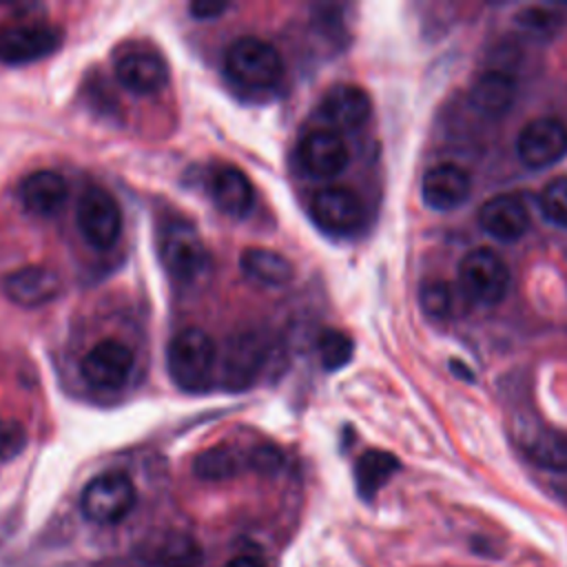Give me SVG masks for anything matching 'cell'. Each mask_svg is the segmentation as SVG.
Here are the masks:
<instances>
[{
  "instance_id": "cell-10",
  "label": "cell",
  "mask_w": 567,
  "mask_h": 567,
  "mask_svg": "<svg viewBox=\"0 0 567 567\" xmlns=\"http://www.w3.org/2000/svg\"><path fill=\"white\" fill-rule=\"evenodd\" d=\"M166 60L146 47H131L115 55V78L117 82L135 95L159 93L168 84Z\"/></svg>"
},
{
  "instance_id": "cell-14",
  "label": "cell",
  "mask_w": 567,
  "mask_h": 567,
  "mask_svg": "<svg viewBox=\"0 0 567 567\" xmlns=\"http://www.w3.org/2000/svg\"><path fill=\"white\" fill-rule=\"evenodd\" d=\"M372 111L370 95L357 84H334L319 100V117L334 133L361 128Z\"/></svg>"
},
{
  "instance_id": "cell-7",
  "label": "cell",
  "mask_w": 567,
  "mask_h": 567,
  "mask_svg": "<svg viewBox=\"0 0 567 567\" xmlns=\"http://www.w3.org/2000/svg\"><path fill=\"white\" fill-rule=\"evenodd\" d=\"M62 44V31L42 20H20L0 27V62L27 64L51 55Z\"/></svg>"
},
{
  "instance_id": "cell-2",
  "label": "cell",
  "mask_w": 567,
  "mask_h": 567,
  "mask_svg": "<svg viewBox=\"0 0 567 567\" xmlns=\"http://www.w3.org/2000/svg\"><path fill=\"white\" fill-rule=\"evenodd\" d=\"M157 252L166 272L179 284H193L210 270V252L195 226L182 217L171 215L159 221Z\"/></svg>"
},
{
  "instance_id": "cell-17",
  "label": "cell",
  "mask_w": 567,
  "mask_h": 567,
  "mask_svg": "<svg viewBox=\"0 0 567 567\" xmlns=\"http://www.w3.org/2000/svg\"><path fill=\"white\" fill-rule=\"evenodd\" d=\"M472 193L470 173L452 162L434 164L425 171L421 179L423 202L439 213H450L467 202Z\"/></svg>"
},
{
  "instance_id": "cell-6",
  "label": "cell",
  "mask_w": 567,
  "mask_h": 567,
  "mask_svg": "<svg viewBox=\"0 0 567 567\" xmlns=\"http://www.w3.org/2000/svg\"><path fill=\"white\" fill-rule=\"evenodd\" d=\"M509 281L507 264L489 248H474L458 264V284L476 303L494 306L503 301L509 290Z\"/></svg>"
},
{
  "instance_id": "cell-32",
  "label": "cell",
  "mask_w": 567,
  "mask_h": 567,
  "mask_svg": "<svg viewBox=\"0 0 567 567\" xmlns=\"http://www.w3.org/2000/svg\"><path fill=\"white\" fill-rule=\"evenodd\" d=\"M226 9H228L226 2H193V4H190V13H193L197 20H213V18H219Z\"/></svg>"
},
{
  "instance_id": "cell-1",
  "label": "cell",
  "mask_w": 567,
  "mask_h": 567,
  "mask_svg": "<svg viewBox=\"0 0 567 567\" xmlns=\"http://www.w3.org/2000/svg\"><path fill=\"white\" fill-rule=\"evenodd\" d=\"M217 346L202 328L175 332L166 348V368L173 383L184 392H206L213 383Z\"/></svg>"
},
{
  "instance_id": "cell-27",
  "label": "cell",
  "mask_w": 567,
  "mask_h": 567,
  "mask_svg": "<svg viewBox=\"0 0 567 567\" xmlns=\"http://www.w3.org/2000/svg\"><path fill=\"white\" fill-rule=\"evenodd\" d=\"M319 357L326 370H337L352 359V339L341 330H323L317 341Z\"/></svg>"
},
{
  "instance_id": "cell-23",
  "label": "cell",
  "mask_w": 567,
  "mask_h": 567,
  "mask_svg": "<svg viewBox=\"0 0 567 567\" xmlns=\"http://www.w3.org/2000/svg\"><path fill=\"white\" fill-rule=\"evenodd\" d=\"M244 470H248V450L244 452L235 445H213L193 461V474L208 483L230 481Z\"/></svg>"
},
{
  "instance_id": "cell-3",
  "label": "cell",
  "mask_w": 567,
  "mask_h": 567,
  "mask_svg": "<svg viewBox=\"0 0 567 567\" xmlns=\"http://www.w3.org/2000/svg\"><path fill=\"white\" fill-rule=\"evenodd\" d=\"M224 71L228 80L248 91H270L286 73L281 53L257 35L237 38L224 55Z\"/></svg>"
},
{
  "instance_id": "cell-31",
  "label": "cell",
  "mask_w": 567,
  "mask_h": 567,
  "mask_svg": "<svg viewBox=\"0 0 567 567\" xmlns=\"http://www.w3.org/2000/svg\"><path fill=\"white\" fill-rule=\"evenodd\" d=\"M284 465V454L279 447L261 443L248 450V470L259 474H275Z\"/></svg>"
},
{
  "instance_id": "cell-11",
  "label": "cell",
  "mask_w": 567,
  "mask_h": 567,
  "mask_svg": "<svg viewBox=\"0 0 567 567\" xmlns=\"http://www.w3.org/2000/svg\"><path fill=\"white\" fill-rule=\"evenodd\" d=\"M567 151V128L556 117H536L527 122L516 137V155L529 168H545L558 162Z\"/></svg>"
},
{
  "instance_id": "cell-9",
  "label": "cell",
  "mask_w": 567,
  "mask_h": 567,
  "mask_svg": "<svg viewBox=\"0 0 567 567\" xmlns=\"http://www.w3.org/2000/svg\"><path fill=\"white\" fill-rule=\"evenodd\" d=\"M310 217L330 235H348L363 224L365 210L354 190L346 186H326L312 195Z\"/></svg>"
},
{
  "instance_id": "cell-19",
  "label": "cell",
  "mask_w": 567,
  "mask_h": 567,
  "mask_svg": "<svg viewBox=\"0 0 567 567\" xmlns=\"http://www.w3.org/2000/svg\"><path fill=\"white\" fill-rule=\"evenodd\" d=\"M478 224L498 241H516L529 230V210L516 195H494L481 204Z\"/></svg>"
},
{
  "instance_id": "cell-24",
  "label": "cell",
  "mask_w": 567,
  "mask_h": 567,
  "mask_svg": "<svg viewBox=\"0 0 567 567\" xmlns=\"http://www.w3.org/2000/svg\"><path fill=\"white\" fill-rule=\"evenodd\" d=\"M239 266L246 277L261 286H286L292 279V264L268 248H246L239 255Z\"/></svg>"
},
{
  "instance_id": "cell-13",
  "label": "cell",
  "mask_w": 567,
  "mask_h": 567,
  "mask_svg": "<svg viewBox=\"0 0 567 567\" xmlns=\"http://www.w3.org/2000/svg\"><path fill=\"white\" fill-rule=\"evenodd\" d=\"M2 295L20 308H40L62 292V279L47 266H22L0 279Z\"/></svg>"
},
{
  "instance_id": "cell-20",
  "label": "cell",
  "mask_w": 567,
  "mask_h": 567,
  "mask_svg": "<svg viewBox=\"0 0 567 567\" xmlns=\"http://www.w3.org/2000/svg\"><path fill=\"white\" fill-rule=\"evenodd\" d=\"M210 197L230 217H246L255 204V190L246 173L233 164H217L210 171Z\"/></svg>"
},
{
  "instance_id": "cell-5",
  "label": "cell",
  "mask_w": 567,
  "mask_h": 567,
  "mask_svg": "<svg viewBox=\"0 0 567 567\" xmlns=\"http://www.w3.org/2000/svg\"><path fill=\"white\" fill-rule=\"evenodd\" d=\"M75 221L84 241L97 250H109L122 235V210L115 197L102 186H86L80 195Z\"/></svg>"
},
{
  "instance_id": "cell-25",
  "label": "cell",
  "mask_w": 567,
  "mask_h": 567,
  "mask_svg": "<svg viewBox=\"0 0 567 567\" xmlns=\"http://www.w3.org/2000/svg\"><path fill=\"white\" fill-rule=\"evenodd\" d=\"M399 470V458L383 450H368L359 456L354 465V481L357 492L361 498L370 501L377 496V492L394 476Z\"/></svg>"
},
{
  "instance_id": "cell-8",
  "label": "cell",
  "mask_w": 567,
  "mask_h": 567,
  "mask_svg": "<svg viewBox=\"0 0 567 567\" xmlns=\"http://www.w3.org/2000/svg\"><path fill=\"white\" fill-rule=\"evenodd\" d=\"M135 368V352L120 339L97 341L80 361L82 379L95 390L122 388Z\"/></svg>"
},
{
  "instance_id": "cell-33",
  "label": "cell",
  "mask_w": 567,
  "mask_h": 567,
  "mask_svg": "<svg viewBox=\"0 0 567 567\" xmlns=\"http://www.w3.org/2000/svg\"><path fill=\"white\" fill-rule=\"evenodd\" d=\"M224 567H270V565H266L261 558H257V556H235V558H230Z\"/></svg>"
},
{
  "instance_id": "cell-29",
  "label": "cell",
  "mask_w": 567,
  "mask_h": 567,
  "mask_svg": "<svg viewBox=\"0 0 567 567\" xmlns=\"http://www.w3.org/2000/svg\"><path fill=\"white\" fill-rule=\"evenodd\" d=\"M419 301H421L423 312L427 317H434V319H445L452 310V292H450L447 284L439 281V279L425 281L421 286Z\"/></svg>"
},
{
  "instance_id": "cell-15",
  "label": "cell",
  "mask_w": 567,
  "mask_h": 567,
  "mask_svg": "<svg viewBox=\"0 0 567 567\" xmlns=\"http://www.w3.org/2000/svg\"><path fill=\"white\" fill-rule=\"evenodd\" d=\"M266 363V346L255 332L228 339L221 357V381L230 392H241L255 383Z\"/></svg>"
},
{
  "instance_id": "cell-22",
  "label": "cell",
  "mask_w": 567,
  "mask_h": 567,
  "mask_svg": "<svg viewBox=\"0 0 567 567\" xmlns=\"http://www.w3.org/2000/svg\"><path fill=\"white\" fill-rule=\"evenodd\" d=\"M516 97V82L509 73L492 69L481 73L472 89H470V102L472 106L485 115V117H501L509 111L512 102Z\"/></svg>"
},
{
  "instance_id": "cell-4",
  "label": "cell",
  "mask_w": 567,
  "mask_h": 567,
  "mask_svg": "<svg viewBox=\"0 0 567 567\" xmlns=\"http://www.w3.org/2000/svg\"><path fill=\"white\" fill-rule=\"evenodd\" d=\"M135 501V485L124 472H104L84 485L80 512L89 523L115 525L133 512Z\"/></svg>"
},
{
  "instance_id": "cell-21",
  "label": "cell",
  "mask_w": 567,
  "mask_h": 567,
  "mask_svg": "<svg viewBox=\"0 0 567 567\" xmlns=\"http://www.w3.org/2000/svg\"><path fill=\"white\" fill-rule=\"evenodd\" d=\"M69 195V186L66 179L55 173V171H33L27 177H22V182L18 184V199L20 204L40 217H51L55 215Z\"/></svg>"
},
{
  "instance_id": "cell-30",
  "label": "cell",
  "mask_w": 567,
  "mask_h": 567,
  "mask_svg": "<svg viewBox=\"0 0 567 567\" xmlns=\"http://www.w3.org/2000/svg\"><path fill=\"white\" fill-rule=\"evenodd\" d=\"M27 447V430L16 419H0V463L13 461Z\"/></svg>"
},
{
  "instance_id": "cell-18",
  "label": "cell",
  "mask_w": 567,
  "mask_h": 567,
  "mask_svg": "<svg viewBox=\"0 0 567 567\" xmlns=\"http://www.w3.org/2000/svg\"><path fill=\"white\" fill-rule=\"evenodd\" d=\"M137 558L148 567H197L202 560V549L184 532H157L142 538L135 549Z\"/></svg>"
},
{
  "instance_id": "cell-28",
  "label": "cell",
  "mask_w": 567,
  "mask_h": 567,
  "mask_svg": "<svg viewBox=\"0 0 567 567\" xmlns=\"http://www.w3.org/2000/svg\"><path fill=\"white\" fill-rule=\"evenodd\" d=\"M538 206L540 213L545 215V219H549L556 226L567 228V177H556L551 179L540 197H538Z\"/></svg>"
},
{
  "instance_id": "cell-16",
  "label": "cell",
  "mask_w": 567,
  "mask_h": 567,
  "mask_svg": "<svg viewBox=\"0 0 567 567\" xmlns=\"http://www.w3.org/2000/svg\"><path fill=\"white\" fill-rule=\"evenodd\" d=\"M523 454L549 472H567V436L534 419H523L514 427Z\"/></svg>"
},
{
  "instance_id": "cell-26",
  "label": "cell",
  "mask_w": 567,
  "mask_h": 567,
  "mask_svg": "<svg viewBox=\"0 0 567 567\" xmlns=\"http://www.w3.org/2000/svg\"><path fill=\"white\" fill-rule=\"evenodd\" d=\"M520 31L532 38H554L563 24V16L549 7H525L514 16Z\"/></svg>"
},
{
  "instance_id": "cell-12",
  "label": "cell",
  "mask_w": 567,
  "mask_h": 567,
  "mask_svg": "<svg viewBox=\"0 0 567 567\" xmlns=\"http://www.w3.org/2000/svg\"><path fill=\"white\" fill-rule=\"evenodd\" d=\"M350 153L343 137L330 128H312L297 144V162L301 171L317 179L339 175L348 166Z\"/></svg>"
}]
</instances>
